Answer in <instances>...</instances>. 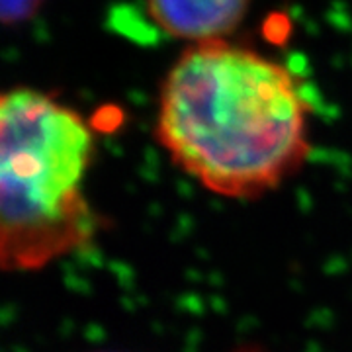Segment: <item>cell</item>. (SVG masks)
<instances>
[{
	"label": "cell",
	"mask_w": 352,
	"mask_h": 352,
	"mask_svg": "<svg viewBox=\"0 0 352 352\" xmlns=\"http://www.w3.org/2000/svg\"><path fill=\"white\" fill-rule=\"evenodd\" d=\"M96 139L85 118L50 94L12 88L0 100V264L34 272L92 243L85 196Z\"/></svg>",
	"instance_id": "cell-2"
},
{
	"label": "cell",
	"mask_w": 352,
	"mask_h": 352,
	"mask_svg": "<svg viewBox=\"0 0 352 352\" xmlns=\"http://www.w3.org/2000/svg\"><path fill=\"white\" fill-rule=\"evenodd\" d=\"M161 32L192 45L231 36L251 8V0H145Z\"/></svg>",
	"instance_id": "cell-3"
},
{
	"label": "cell",
	"mask_w": 352,
	"mask_h": 352,
	"mask_svg": "<svg viewBox=\"0 0 352 352\" xmlns=\"http://www.w3.org/2000/svg\"><path fill=\"white\" fill-rule=\"evenodd\" d=\"M309 106L286 65L227 39L190 45L166 73L155 135L212 194L252 200L307 161Z\"/></svg>",
	"instance_id": "cell-1"
},
{
	"label": "cell",
	"mask_w": 352,
	"mask_h": 352,
	"mask_svg": "<svg viewBox=\"0 0 352 352\" xmlns=\"http://www.w3.org/2000/svg\"><path fill=\"white\" fill-rule=\"evenodd\" d=\"M45 0H0L2 22L6 25L24 24L43 6Z\"/></svg>",
	"instance_id": "cell-4"
}]
</instances>
